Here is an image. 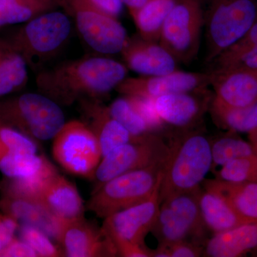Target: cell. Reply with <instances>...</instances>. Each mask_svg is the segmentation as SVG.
Here are the masks:
<instances>
[{
	"instance_id": "40",
	"label": "cell",
	"mask_w": 257,
	"mask_h": 257,
	"mask_svg": "<svg viewBox=\"0 0 257 257\" xmlns=\"http://www.w3.org/2000/svg\"><path fill=\"white\" fill-rule=\"evenodd\" d=\"M231 67L257 69V47L249 51L246 55L241 57L237 62H235L227 68H231Z\"/></svg>"
},
{
	"instance_id": "42",
	"label": "cell",
	"mask_w": 257,
	"mask_h": 257,
	"mask_svg": "<svg viewBox=\"0 0 257 257\" xmlns=\"http://www.w3.org/2000/svg\"><path fill=\"white\" fill-rule=\"evenodd\" d=\"M248 138L249 140L248 142L253 145L257 153V128L248 133Z\"/></svg>"
},
{
	"instance_id": "16",
	"label": "cell",
	"mask_w": 257,
	"mask_h": 257,
	"mask_svg": "<svg viewBox=\"0 0 257 257\" xmlns=\"http://www.w3.org/2000/svg\"><path fill=\"white\" fill-rule=\"evenodd\" d=\"M214 95L206 89L176 93L153 99L155 109L165 124L182 130H191L209 109Z\"/></svg>"
},
{
	"instance_id": "22",
	"label": "cell",
	"mask_w": 257,
	"mask_h": 257,
	"mask_svg": "<svg viewBox=\"0 0 257 257\" xmlns=\"http://www.w3.org/2000/svg\"><path fill=\"white\" fill-rule=\"evenodd\" d=\"M204 187L219 193L246 222L257 223V183L215 179L203 182Z\"/></svg>"
},
{
	"instance_id": "33",
	"label": "cell",
	"mask_w": 257,
	"mask_h": 257,
	"mask_svg": "<svg viewBox=\"0 0 257 257\" xmlns=\"http://www.w3.org/2000/svg\"><path fill=\"white\" fill-rule=\"evenodd\" d=\"M18 231L21 239L34 248L39 256H64L60 246L52 242L50 236L38 228L20 223Z\"/></svg>"
},
{
	"instance_id": "15",
	"label": "cell",
	"mask_w": 257,
	"mask_h": 257,
	"mask_svg": "<svg viewBox=\"0 0 257 257\" xmlns=\"http://www.w3.org/2000/svg\"><path fill=\"white\" fill-rule=\"evenodd\" d=\"M213 74L207 72H186L175 70L158 76L125 78L115 89L123 96L155 99L176 93L206 89L211 85Z\"/></svg>"
},
{
	"instance_id": "6",
	"label": "cell",
	"mask_w": 257,
	"mask_h": 257,
	"mask_svg": "<svg viewBox=\"0 0 257 257\" xmlns=\"http://www.w3.org/2000/svg\"><path fill=\"white\" fill-rule=\"evenodd\" d=\"M160 184L145 202L104 219L102 227L114 243L119 256L152 257L153 250L147 247L145 240L160 211Z\"/></svg>"
},
{
	"instance_id": "7",
	"label": "cell",
	"mask_w": 257,
	"mask_h": 257,
	"mask_svg": "<svg viewBox=\"0 0 257 257\" xmlns=\"http://www.w3.org/2000/svg\"><path fill=\"white\" fill-rule=\"evenodd\" d=\"M256 22V0H210L207 14H204V25L207 26L206 61L211 63Z\"/></svg>"
},
{
	"instance_id": "25",
	"label": "cell",
	"mask_w": 257,
	"mask_h": 257,
	"mask_svg": "<svg viewBox=\"0 0 257 257\" xmlns=\"http://www.w3.org/2000/svg\"><path fill=\"white\" fill-rule=\"evenodd\" d=\"M177 0H148L140 9L131 13L140 37L159 42L166 19Z\"/></svg>"
},
{
	"instance_id": "35",
	"label": "cell",
	"mask_w": 257,
	"mask_h": 257,
	"mask_svg": "<svg viewBox=\"0 0 257 257\" xmlns=\"http://www.w3.org/2000/svg\"><path fill=\"white\" fill-rule=\"evenodd\" d=\"M128 98L132 105L139 114L146 121L153 133H157L165 126V123L161 119L155 109L153 99L125 96Z\"/></svg>"
},
{
	"instance_id": "3",
	"label": "cell",
	"mask_w": 257,
	"mask_h": 257,
	"mask_svg": "<svg viewBox=\"0 0 257 257\" xmlns=\"http://www.w3.org/2000/svg\"><path fill=\"white\" fill-rule=\"evenodd\" d=\"M164 164L126 172L94 187L86 209L105 219L145 202L161 183Z\"/></svg>"
},
{
	"instance_id": "37",
	"label": "cell",
	"mask_w": 257,
	"mask_h": 257,
	"mask_svg": "<svg viewBox=\"0 0 257 257\" xmlns=\"http://www.w3.org/2000/svg\"><path fill=\"white\" fill-rule=\"evenodd\" d=\"M38 253L23 239L14 237L0 251V257H37Z\"/></svg>"
},
{
	"instance_id": "41",
	"label": "cell",
	"mask_w": 257,
	"mask_h": 257,
	"mask_svg": "<svg viewBox=\"0 0 257 257\" xmlns=\"http://www.w3.org/2000/svg\"><path fill=\"white\" fill-rule=\"evenodd\" d=\"M128 8L130 14L141 8L148 0H121Z\"/></svg>"
},
{
	"instance_id": "27",
	"label": "cell",
	"mask_w": 257,
	"mask_h": 257,
	"mask_svg": "<svg viewBox=\"0 0 257 257\" xmlns=\"http://www.w3.org/2000/svg\"><path fill=\"white\" fill-rule=\"evenodd\" d=\"M53 167L45 157L9 151L0 145V171L8 178L31 177Z\"/></svg>"
},
{
	"instance_id": "32",
	"label": "cell",
	"mask_w": 257,
	"mask_h": 257,
	"mask_svg": "<svg viewBox=\"0 0 257 257\" xmlns=\"http://www.w3.org/2000/svg\"><path fill=\"white\" fill-rule=\"evenodd\" d=\"M256 47L257 22L253 24L238 41L224 50L211 62L214 67V69L211 70L227 68Z\"/></svg>"
},
{
	"instance_id": "2",
	"label": "cell",
	"mask_w": 257,
	"mask_h": 257,
	"mask_svg": "<svg viewBox=\"0 0 257 257\" xmlns=\"http://www.w3.org/2000/svg\"><path fill=\"white\" fill-rule=\"evenodd\" d=\"M169 147L162 168L160 204L172 196L199 188L212 167L211 141L199 131L179 132Z\"/></svg>"
},
{
	"instance_id": "39",
	"label": "cell",
	"mask_w": 257,
	"mask_h": 257,
	"mask_svg": "<svg viewBox=\"0 0 257 257\" xmlns=\"http://www.w3.org/2000/svg\"><path fill=\"white\" fill-rule=\"evenodd\" d=\"M93 6L103 13L118 18L122 13L123 4L121 0H87Z\"/></svg>"
},
{
	"instance_id": "4",
	"label": "cell",
	"mask_w": 257,
	"mask_h": 257,
	"mask_svg": "<svg viewBox=\"0 0 257 257\" xmlns=\"http://www.w3.org/2000/svg\"><path fill=\"white\" fill-rule=\"evenodd\" d=\"M0 124L16 128L33 140L55 138L65 117L60 106L47 96L27 93L0 103Z\"/></svg>"
},
{
	"instance_id": "28",
	"label": "cell",
	"mask_w": 257,
	"mask_h": 257,
	"mask_svg": "<svg viewBox=\"0 0 257 257\" xmlns=\"http://www.w3.org/2000/svg\"><path fill=\"white\" fill-rule=\"evenodd\" d=\"M57 0H0V28L28 23L50 12Z\"/></svg>"
},
{
	"instance_id": "17",
	"label": "cell",
	"mask_w": 257,
	"mask_h": 257,
	"mask_svg": "<svg viewBox=\"0 0 257 257\" xmlns=\"http://www.w3.org/2000/svg\"><path fill=\"white\" fill-rule=\"evenodd\" d=\"M78 102L81 114L84 118L83 121L97 139L102 157L116 147L138 141L147 135L133 136L113 117L109 106L103 104L100 99H82Z\"/></svg>"
},
{
	"instance_id": "12",
	"label": "cell",
	"mask_w": 257,
	"mask_h": 257,
	"mask_svg": "<svg viewBox=\"0 0 257 257\" xmlns=\"http://www.w3.org/2000/svg\"><path fill=\"white\" fill-rule=\"evenodd\" d=\"M57 3L74 19L88 46L105 55L121 53L128 37L118 18L103 13L87 0H57Z\"/></svg>"
},
{
	"instance_id": "23",
	"label": "cell",
	"mask_w": 257,
	"mask_h": 257,
	"mask_svg": "<svg viewBox=\"0 0 257 257\" xmlns=\"http://www.w3.org/2000/svg\"><path fill=\"white\" fill-rule=\"evenodd\" d=\"M199 191V203L201 213L207 229L214 234L248 224L236 212L219 193L204 187Z\"/></svg>"
},
{
	"instance_id": "11",
	"label": "cell",
	"mask_w": 257,
	"mask_h": 257,
	"mask_svg": "<svg viewBox=\"0 0 257 257\" xmlns=\"http://www.w3.org/2000/svg\"><path fill=\"white\" fill-rule=\"evenodd\" d=\"M52 152L55 160L69 173L94 179L102 158L95 135L83 121L65 122L53 138Z\"/></svg>"
},
{
	"instance_id": "30",
	"label": "cell",
	"mask_w": 257,
	"mask_h": 257,
	"mask_svg": "<svg viewBox=\"0 0 257 257\" xmlns=\"http://www.w3.org/2000/svg\"><path fill=\"white\" fill-rule=\"evenodd\" d=\"M113 117L133 136L140 137L155 133L132 105L126 96L118 98L109 106Z\"/></svg>"
},
{
	"instance_id": "31",
	"label": "cell",
	"mask_w": 257,
	"mask_h": 257,
	"mask_svg": "<svg viewBox=\"0 0 257 257\" xmlns=\"http://www.w3.org/2000/svg\"><path fill=\"white\" fill-rule=\"evenodd\" d=\"M216 178L226 182L257 183V155L231 161L216 172Z\"/></svg>"
},
{
	"instance_id": "18",
	"label": "cell",
	"mask_w": 257,
	"mask_h": 257,
	"mask_svg": "<svg viewBox=\"0 0 257 257\" xmlns=\"http://www.w3.org/2000/svg\"><path fill=\"white\" fill-rule=\"evenodd\" d=\"M214 97L231 107H244L257 101V69L231 67L211 70Z\"/></svg>"
},
{
	"instance_id": "26",
	"label": "cell",
	"mask_w": 257,
	"mask_h": 257,
	"mask_svg": "<svg viewBox=\"0 0 257 257\" xmlns=\"http://www.w3.org/2000/svg\"><path fill=\"white\" fill-rule=\"evenodd\" d=\"M209 110L214 121L231 133H246L257 128V101L244 107H231L213 97Z\"/></svg>"
},
{
	"instance_id": "8",
	"label": "cell",
	"mask_w": 257,
	"mask_h": 257,
	"mask_svg": "<svg viewBox=\"0 0 257 257\" xmlns=\"http://www.w3.org/2000/svg\"><path fill=\"white\" fill-rule=\"evenodd\" d=\"M15 197L40 203L61 219H73L84 215L86 207L78 189L55 169L13 179L10 184Z\"/></svg>"
},
{
	"instance_id": "13",
	"label": "cell",
	"mask_w": 257,
	"mask_h": 257,
	"mask_svg": "<svg viewBox=\"0 0 257 257\" xmlns=\"http://www.w3.org/2000/svg\"><path fill=\"white\" fill-rule=\"evenodd\" d=\"M169 150V145L157 133L116 147L101 158L94 176L96 187L126 172L165 163Z\"/></svg>"
},
{
	"instance_id": "10",
	"label": "cell",
	"mask_w": 257,
	"mask_h": 257,
	"mask_svg": "<svg viewBox=\"0 0 257 257\" xmlns=\"http://www.w3.org/2000/svg\"><path fill=\"white\" fill-rule=\"evenodd\" d=\"M204 0H177L166 19L159 43L177 62L189 63L197 57L204 25Z\"/></svg>"
},
{
	"instance_id": "19",
	"label": "cell",
	"mask_w": 257,
	"mask_h": 257,
	"mask_svg": "<svg viewBox=\"0 0 257 257\" xmlns=\"http://www.w3.org/2000/svg\"><path fill=\"white\" fill-rule=\"evenodd\" d=\"M128 69L143 76H158L176 70L177 61L159 42L128 38L121 52Z\"/></svg>"
},
{
	"instance_id": "9",
	"label": "cell",
	"mask_w": 257,
	"mask_h": 257,
	"mask_svg": "<svg viewBox=\"0 0 257 257\" xmlns=\"http://www.w3.org/2000/svg\"><path fill=\"white\" fill-rule=\"evenodd\" d=\"M199 191L200 187L172 196L161 203L151 230L159 245L169 246L182 241L201 244L204 241L207 226L199 207Z\"/></svg>"
},
{
	"instance_id": "29",
	"label": "cell",
	"mask_w": 257,
	"mask_h": 257,
	"mask_svg": "<svg viewBox=\"0 0 257 257\" xmlns=\"http://www.w3.org/2000/svg\"><path fill=\"white\" fill-rule=\"evenodd\" d=\"M212 167H222L231 161L236 159L256 155L253 145L249 142H246L234 136H224L211 141Z\"/></svg>"
},
{
	"instance_id": "24",
	"label": "cell",
	"mask_w": 257,
	"mask_h": 257,
	"mask_svg": "<svg viewBox=\"0 0 257 257\" xmlns=\"http://www.w3.org/2000/svg\"><path fill=\"white\" fill-rule=\"evenodd\" d=\"M28 64L9 40L0 39V96L23 87L28 82Z\"/></svg>"
},
{
	"instance_id": "36",
	"label": "cell",
	"mask_w": 257,
	"mask_h": 257,
	"mask_svg": "<svg viewBox=\"0 0 257 257\" xmlns=\"http://www.w3.org/2000/svg\"><path fill=\"white\" fill-rule=\"evenodd\" d=\"M163 246L167 249L169 257H199L202 256L204 252V247L201 244L192 241H178Z\"/></svg>"
},
{
	"instance_id": "21",
	"label": "cell",
	"mask_w": 257,
	"mask_h": 257,
	"mask_svg": "<svg viewBox=\"0 0 257 257\" xmlns=\"http://www.w3.org/2000/svg\"><path fill=\"white\" fill-rule=\"evenodd\" d=\"M257 248V223L215 233L208 239L203 256L239 257Z\"/></svg>"
},
{
	"instance_id": "43",
	"label": "cell",
	"mask_w": 257,
	"mask_h": 257,
	"mask_svg": "<svg viewBox=\"0 0 257 257\" xmlns=\"http://www.w3.org/2000/svg\"><path fill=\"white\" fill-rule=\"evenodd\" d=\"M256 256H257V255H256Z\"/></svg>"
},
{
	"instance_id": "1",
	"label": "cell",
	"mask_w": 257,
	"mask_h": 257,
	"mask_svg": "<svg viewBox=\"0 0 257 257\" xmlns=\"http://www.w3.org/2000/svg\"><path fill=\"white\" fill-rule=\"evenodd\" d=\"M128 68L103 57H84L65 61L38 72L39 92L60 106H70L82 99H96L109 94L127 75Z\"/></svg>"
},
{
	"instance_id": "5",
	"label": "cell",
	"mask_w": 257,
	"mask_h": 257,
	"mask_svg": "<svg viewBox=\"0 0 257 257\" xmlns=\"http://www.w3.org/2000/svg\"><path fill=\"white\" fill-rule=\"evenodd\" d=\"M68 16L47 12L28 22L9 40L29 67L38 69L61 50L71 33Z\"/></svg>"
},
{
	"instance_id": "38",
	"label": "cell",
	"mask_w": 257,
	"mask_h": 257,
	"mask_svg": "<svg viewBox=\"0 0 257 257\" xmlns=\"http://www.w3.org/2000/svg\"><path fill=\"white\" fill-rule=\"evenodd\" d=\"M20 223L0 209V251L15 237Z\"/></svg>"
},
{
	"instance_id": "34",
	"label": "cell",
	"mask_w": 257,
	"mask_h": 257,
	"mask_svg": "<svg viewBox=\"0 0 257 257\" xmlns=\"http://www.w3.org/2000/svg\"><path fill=\"white\" fill-rule=\"evenodd\" d=\"M0 145L9 151L20 153L37 154L35 140L16 128L0 124Z\"/></svg>"
},
{
	"instance_id": "20",
	"label": "cell",
	"mask_w": 257,
	"mask_h": 257,
	"mask_svg": "<svg viewBox=\"0 0 257 257\" xmlns=\"http://www.w3.org/2000/svg\"><path fill=\"white\" fill-rule=\"evenodd\" d=\"M0 209L13 216L19 223L35 226L57 241L62 219L40 203L24 198L3 196Z\"/></svg>"
},
{
	"instance_id": "14",
	"label": "cell",
	"mask_w": 257,
	"mask_h": 257,
	"mask_svg": "<svg viewBox=\"0 0 257 257\" xmlns=\"http://www.w3.org/2000/svg\"><path fill=\"white\" fill-rule=\"evenodd\" d=\"M64 256H119L117 249L104 228L84 216L62 219L57 239Z\"/></svg>"
}]
</instances>
